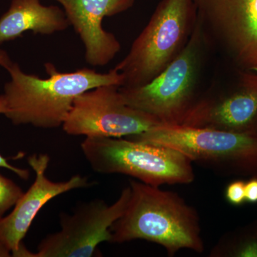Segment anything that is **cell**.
<instances>
[{
  "instance_id": "obj_1",
  "label": "cell",
  "mask_w": 257,
  "mask_h": 257,
  "mask_svg": "<svg viewBox=\"0 0 257 257\" xmlns=\"http://www.w3.org/2000/svg\"><path fill=\"white\" fill-rule=\"evenodd\" d=\"M46 79L26 74L18 64L8 69L10 81L5 84V116L15 125L54 128L62 126L76 98L100 86L121 87L124 77L114 68L107 73L83 68L60 72L52 63L45 64Z\"/></svg>"
},
{
  "instance_id": "obj_2",
  "label": "cell",
  "mask_w": 257,
  "mask_h": 257,
  "mask_svg": "<svg viewBox=\"0 0 257 257\" xmlns=\"http://www.w3.org/2000/svg\"><path fill=\"white\" fill-rule=\"evenodd\" d=\"M123 215L111 226L110 243L144 239L161 245L174 256L180 250L202 253L200 219L196 209L178 194L138 181Z\"/></svg>"
},
{
  "instance_id": "obj_3",
  "label": "cell",
  "mask_w": 257,
  "mask_h": 257,
  "mask_svg": "<svg viewBox=\"0 0 257 257\" xmlns=\"http://www.w3.org/2000/svg\"><path fill=\"white\" fill-rule=\"evenodd\" d=\"M209 42L197 18L183 50L157 77L140 87H119L126 104L151 115L161 124H182L200 96L198 84Z\"/></svg>"
},
{
  "instance_id": "obj_4",
  "label": "cell",
  "mask_w": 257,
  "mask_h": 257,
  "mask_svg": "<svg viewBox=\"0 0 257 257\" xmlns=\"http://www.w3.org/2000/svg\"><path fill=\"white\" fill-rule=\"evenodd\" d=\"M197 20L194 0H161L150 21L114 69L121 87L145 85L157 77L187 45Z\"/></svg>"
},
{
  "instance_id": "obj_5",
  "label": "cell",
  "mask_w": 257,
  "mask_h": 257,
  "mask_svg": "<svg viewBox=\"0 0 257 257\" xmlns=\"http://www.w3.org/2000/svg\"><path fill=\"white\" fill-rule=\"evenodd\" d=\"M81 149L98 173L128 175L155 187L190 184L195 178L192 161L163 145L126 138H86Z\"/></svg>"
},
{
  "instance_id": "obj_6",
  "label": "cell",
  "mask_w": 257,
  "mask_h": 257,
  "mask_svg": "<svg viewBox=\"0 0 257 257\" xmlns=\"http://www.w3.org/2000/svg\"><path fill=\"white\" fill-rule=\"evenodd\" d=\"M126 138L170 147L227 175L257 177V137L212 128L160 124Z\"/></svg>"
},
{
  "instance_id": "obj_7",
  "label": "cell",
  "mask_w": 257,
  "mask_h": 257,
  "mask_svg": "<svg viewBox=\"0 0 257 257\" xmlns=\"http://www.w3.org/2000/svg\"><path fill=\"white\" fill-rule=\"evenodd\" d=\"M156 118L128 106L119 86L104 85L76 98L62 124L72 136L86 138H126L158 126Z\"/></svg>"
},
{
  "instance_id": "obj_8",
  "label": "cell",
  "mask_w": 257,
  "mask_h": 257,
  "mask_svg": "<svg viewBox=\"0 0 257 257\" xmlns=\"http://www.w3.org/2000/svg\"><path fill=\"white\" fill-rule=\"evenodd\" d=\"M131 194L125 187L117 200L84 202L73 214H60V230L42 239L33 257H90L99 243L111 239V227L124 214Z\"/></svg>"
},
{
  "instance_id": "obj_9",
  "label": "cell",
  "mask_w": 257,
  "mask_h": 257,
  "mask_svg": "<svg viewBox=\"0 0 257 257\" xmlns=\"http://www.w3.org/2000/svg\"><path fill=\"white\" fill-rule=\"evenodd\" d=\"M197 18L240 65L257 72V0H194Z\"/></svg>"
},
{
  "instance_id": "obj_10",
  "label": "cell",
  "mask_w": 257,
  "mask_h": 257,
  "mask_svg": "<svg viewBox=\"0 0 257 257\" xmlns=\"http://www.w3.org/2000/svg\"><path fill=\"white\" fill-rule=\"evenodd\" d=\"M183 126L257 137V74H245L236 89L199 96Z\"/></svg>"
},
{
  "instance_id": "obj_11",
  "label": "cell",
  "mask_w": 257,
  "mask_h": 257,
  "mask_svg": "<svg viewBox=\"0 0 257 257\" xmlns=\"http://www.w3.org/2000/svg\"><path fill=\"white\" fill-rule=\"evenodd\" d=\"M50 160L46 154L28 157V164L35 173V182L23 193L12 212L0 219V242L9 248L12 256L18 255L32 221L47 202L64 193L92 186L87 177L79 175L64 182L50 180L46 175Z\"/></svg>"
},
{
  "instance_id": "obj_12",
  "label": "cell",
  "mask_w": 257,
  "mask_h": 257,
  "mask_svg": "<svg viewBox=\"0 0 257 257\" xmlns=\"http://www.w3.org/2000/svg\"><path fill=\"white\" fill-rule=\"evenodd\" d=\"M62 5L70 25L84 44L85 60L94 67L109 64L121 50L113 34L102 27L105 17L131 8L135 0H56Z\"/></svg>"
},
{
  "instance_id": "obj_13",
  "label": "cell",
  "mask_w": 257,
  "mask_h": 257,
  "mask_svg": "<svg viewBox=\"0 0 257 257\" xmlns=\"http://www.w3.org/2000/svg\"><path fill=\"white\" fill-rule=\"evenodd\" d=\"M70 25L65 13L57 6H45L40 0H12L0 18V45L21 37L25 32L49 35Z\"/></svg>"
},
{
  "instance_id": "obj_14",
  "label": "cell",
  "mask_w": 257,
  "mask_h": 257,
  "mask_svg": "<svg viewBox=\"0 0 257 257\" xmlns=\"http://www.w3.org/2000/svg\"><path fill=\"white\" fill-rule=\"evenodd\" d=\"M209 256L257 257V219L225 234Z\"/></svg>"
},
{
  "instance_id": "obj_15",
  "label": "cell",
  "mask_w": 257,
  "mask_h": 257,
  "mask_svg": "<svg viewBox=\"0 0 257 257\" xmlns=\"http://www.w3.org/2000/svg\"><path fill=\"white\" fill-rule=\"evenodd\" d=\"M23 193L18 184L0 173V219L4 217L7 211L15 207Z\"/></svg>"
},
{
  "instance_id": "obj_16",
  "label": "cell",
  "mask_w": 257,
  "mask_h": 257,
  "mask_svg": "<svg viewBox=\"0 0 257 257\" xmlns=\"http://www.w3.org/2000/svg\"><path fill=\"white\" fill-rule=\"evenodd\" d=\"M245 182L242 180H236L228 184L225 190V198L229 204L240 206L246 202Z\"/></svg>"
},
{
  "instance_id": "obj_17",
  "label": "cell",
  "mask_w": 257,
  "mask_h": 257,
  "mask_svg": "<svg viewBox=\"0 0 257 257\" xmlns=\"http://www.w3.org/2000/svg\"><path fill=\"white\" fill-rule=\"evenodd\" d=\"M5 112H6V104H5L4 96H3V94H2V95H0V114H5ZM0 167L14 172L15 175H18L19 177L24 179V180H27L30 177V171L25 170V169L19 168V167L10 165L9 162H8V160L1 155H0Z\"/></svg>"
},
{
  "instance_id": "obj_18",
  "label": "cell",
  "mask_w": 257,
  "mask_h": 257,
  "mask_svg": "<svg viewBox=\"0 0 257 257\" xmlns=\"http://www.w3.org/2000/svg\"><path fill=\"white\" fill-rule=\"evenodd\" d=\"M245 199L246 202L257 203V177H251L245 182Z\"/></svg>"
},
{
  "instance_id": "obj_19",
  "label": "cell",
  "mask_w": 257,
  "mask_h": 257,
  "mask_svg": "<svg viewBox=\"0 0 257 257\" xmlns=\"http://www.w3.org/2000/svg\"><path fill=\"white\" fill-rule=\"evenodd\" d=\"M13 63L14 62L11 60L8 54L5 51L0 50V66L8 70Z\"/></svg>"
},
{
  "instance_id": "obj_20",
  "label": "cell",
  "mask_w": 257,
  "mask_h": 257,
  "mask_svg": "<svg viewBox=\"0 0 257 257\" xmlns=\"http://www.w3.org/2000/svg\"><path fill=\"white\" fill-rule=\"evenodd\" d=\"M12 256L11 251L9 248L2 242H0V257H10Z\"/></svg>"
},
{
  "instance_id": "obj_21",
  "label": "cell",
  "mask_w": 257,
  "mask_h": 257,
  "mask_svg": "<svg viewBox=\"0 0 257 257\" xmlns=\"http://www.w3.org/2000/svg\"><path fill=\"white\" fill-rule=\"evenodd\" d=\"M254 73H256V74H257V72H254Z\"/></svg>"
}]
</instances>
